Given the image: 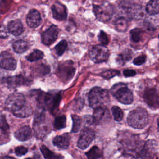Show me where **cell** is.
I'll return each instance as SVG.
<instances>
[{
    "label": "cell",
    "mask_w": 159,
    "mask_h": 159,
    "mask_svg": "<svg viewBox=\"0 0 159 159\" xmlns=\"http://www.w3.org/2000/svg\"><path fill=\"white\" fill-rule=\"evenodd\" d=\"M120 72L117 70H106L105 71H104L101 75L103 78H106V79H109L115 76H117L118 75H119Z\"/></svg>",
    "instance_id": "4dcf8cb0"
},
{
    "label": "cell",
    "mask_w": 159,
    "mask_h": 159,
    "mask_svg": "<svg viewBox=\"0 0 159 159\" xmlns=\"http://www.w3.org/2000/svg\"><path fill=\"white\" fill-rule=\"evenodd\" d=\"M132 159H152V157L146 149H143L139 152V154H137Z\"/></svg>",
    "instance_id": "1f68e13d"
},
{
    "label": "cell",
    "mask_w": 159,
    "mask_h": 159,
    "mask_svg": "<svg viewBox=\"0 0 159 159\" xmlns=\"http://www.w3.org/2000/svg\"><path fill=\"white\" fill-rule=\"evenodd\" d=\"M109 55V50L102 45H98L93 47L89 52V57L95 63H101L106 61Z\"/></svg>",
    "instance_id": "52a82bcc"
},
{
    "label": "cell",
    "mask_w": 159,
    "mask_h": 159,
    "mask_svg": "<svg viewBox=\"0 0 159 159\" xmlns=\"http://www.w3.org/2000/svg\"><path fill=\"white\" fill-rule=\"evenodd\" d=\"M17 62L14 57L7 52H2L0 54V66L7 70H14L16 68Z\"/></svg>",
    "instance_id": "9c48e42d"
},
{
    "label": "cell",
    "mask_w": 159,
    "mask_h": 159,
    "mask_svg": "<svg viewBox=\"0 0 159 159\" xmlns=\"http://www.w3.org/2000/svg\"><path fill=\"white\" fill-rule=\"evenodd\" d=\"M25 159H32V158H25Z\"/></svg>",
    "instance_id": "7bdbcfd3"
},
{
    "label": "cell",
    "mask_w": 159,
    "mask_h": 159,
    "mask_svg": "<svg viewBox=\"0 0 159 159\" xmlns=\"http://www.w3.org/2000/svg\"><path fill=\"white\" fill-rule=\"evenodd\" d=\"M41 152L46 159H60L61 158V156L55 155L52 151H50L48 148H47L45 146L42 145L40 147Z\"/></svg>",
    "instance_id": "603a6c76"
},
{
    "label": "cell",
    "mask_w": 159,
    "mask_h": 159,
    "mask_svg": "<svg viewBox=\"0 0 159 159\" xmlns=\"http://www.w3.org/2000/svg\"><path fill=\"white\" fill-rule=\"evenodd\" d=\"M88 101L89 106L94 109L103 106L109 101L108 91L100 87H94L88 94Z\"/></svg>",
    "instance_id": "3957f363"
},
{
    "label": "cell",
    "mask_w": 159,
    "mask_h": 159,
    "mask_svg": "<svg viewBox=\"0 0 159 159\" xmlns=\"http://www.w3.org/2000/svg\"><path fill=\"white\" fill-rule=\"evenodd\" d=\"M86 155L88 159H99L102 156V153L98 147L94 146L86 153Z\"/></svg>",
    "instance_id": "7402d4cb"
},
{
    "label": "cell",
    "mask_w": 159,
    "mask_h": 159,
    "mask_svg": "<svg viewBox=\"0 0 159 159\" xmlns=\"http://www.w3.org/2000/svg\"><path fill=\"white\" fill-rule=\"evenodd\" d=\"M143 99L152 107H157L159 104V96L155 89H149L143 94Z\"/></svg>",
    "instance_id": "7c38bea8"
},
{
    "label": "cell",
    "mask_w": 159,
    "mask_h": 159,
    "mask_svg": "<svg viewBox=\"0 0 159 159\" xmlns=\"http://www.w3.org/2000/svg\"><path fill=\"white\" fill-rule=\"evenodd\" d=\"M93 11L96 18L101 22H107L114 12L112 6L109 2H103L99 5H93Z\"/></svg>",
    "instance_id": "5b68a950"
},
{
    "label": "cell",
    "mask_w": 159,
    "mask_h": 159,
    "mask_svg": "<svg viewBox=\"0 0 159 159\" xmlns=\"http://www.w3.org/2000/svg\"><path fill=\"white\" fill-rule=\"evenodd\" d=\"M7 29L9 32L16 36L20 35L24 31L23 25L19 20L10 21L7 25Z\"/></svg>",
    "instance_id": "2e32d148"
},
{
    "label": "cell",
    "mask_w": 159,
    "mask_h": 159,
    "mask_svg": "<svg viewBox=\"0 0 159 159\" xmlns=\"http://www.w3.org/2000/svg\"><path fill=\"white\" fill-rule=\"evenodd\" d=\"M114 26L117 31L124 32L127 29L128 21L124 17L118 18L114 22Z\"/></svg>",
    "instance_id": "44dd1931"
},
{
    "label": "cell",
    "mask_w": 159,
    "mask_h": 159,
    "mask_svg": "<svg viewBox=\"0 0 159 159\" xmlns=\"http://www.w3.org/2000/svg\"><path fill=\"white\" fill-rule=\"evenodd\" d=\"M43 57V52L39 50H34L27 57V59L30 61H35L40 59H42Z\"/></svg>",
    "instance_id": "d4e9b609"
},
{
    "label": "cell",
    "mask_w": 159,
    "mask_h": 159,
    "mask_svg": "<svg viewBox=\"0 0 159 159\" xmlns=\"http://www.w3.org/2000/svg\"><path fill=\"white\" fill-rule=\"evenodd\" d=\"M129 16L134 19H141L143 15V11L141 6L139 4H133L127 9Z\"/></svg>",
    "instance_id": "ac0fdd59"
},
{
    "label": "cell",
    "mask_w": 159,
    "mask_h": 159,
    "mask_svg": "<svg viewBox=\"0 0 159 159\" xmlns=\"http://www.w3.org/2000/svg\"><path fill=\"white\" fill-rule=\"evenodd\" d=\"M27 151H28V149L24 146L17 147L15 149V153L19 157L24 155L27 152Z\"/></svg>",
    "instance_id": "e575fe53"
},
{
    "label": "cell",
    "mask_w": 159,
    "mask_h": 159,
    "mask_svg": "<svg viewBox=\"0 0 159 159\" xmlns=\"http://www.w3.org/2000/svg\"><path fill=\"white\" fill-rule=\"evenodd\" d=\"M12 47L16 52L22 53L28 49L29 45L27 42L22 40H19L13 43Z\"/></svg>",
    "instance_id": "ffe728a7"
},
{
    "label": "cell",
    "mask_w": 159,
    "mask_h": 159,
    "mask_svg": "<svg viewBox=\"0 0 159 159\" xmlns=\"http://www.w3.org/2000/svg\"><path fill=\"white\" fill-rule=\"evenodd\" d=\"M67 45H68V43L65 40H63L60 41L55 47L57 54L58 55H61L64 53V52L66 50L67 48Z\"/></svg>",
    "instance_id": "f1b7e54d"
},
{
    "label": "cell",
    "mask_w": 159,
    "mask_h": 159,
    "mask_svg": "<svg viewBox=\"0 0 159 159\" xmlns=\"http://www.w3.org/2000/svg\"><path fill=\"white\" fill-rule=\"evenodd\" d=\"M0 129L4 130H7L9 129V125L6 121L5 116L0 113Z\"/></svg>",
    "instance_id": "836d02e7"
},
{
    "label": "cell",
    "mask_w": 159,
    "mask_h": 159,
    "mask_svg": "<svg viewBox=\"0 0 159 159\" xmlns=\"http://www.w3.org/2000/svg\"><path fill=\"white\" fill-rule=\"evenodd\" d=\"M123 74L126 77H130L135 76L136 75V71L134 70H125L124 71Z\"/></svg>",
    "instance_id": "f35d334b"
},
{
    "label": "cell",
    "mask_w": 159,
    "mask_h": 159,
    "mask_svg": "<svg viewBox=\"0 0 159 159\" xmlns=\"http://www.w3.org/2000/svg\"><path fill=\"white\" fill-rule=\"evenodd\" d=\"M6 3V0H0V11L1 10L2 6H4V4Z\"/></svg>",
    "instance_id": "ab89813d"
},
{
    "label": "cell",
    "mask_w": 159,
    "mask_h": 159,
    "mask_svg": "<svg viewBox=\"0 0 159 159\" xmlns=\"http://www.w3.org/2000/svg\"><path fill=\"white\" fill-rule=\"evenodd\" d=\"M98 39L99 42L102 44V45H107L109 42V39L107 37V34L104 31H101L99 35H98Z\"/></svg>",
    "instance_id": "d6a6232c"
},
{
    "label": "cell",
    "mask_w": 159,
    "mask_h": 159,
    "mask_svg": "<svg viewBox=\"0 0 159 159\" xmlns=\"http://www.w3.org/2000/svg\"><path fill=\"white\" fill-rule=\"evenodd\" d=\"M26 21L27 25L30 27L35 28L38 27L42 22V18L40 13L35 9L30 11L27 16Z\"/></svg>",
    "instance_id": "4fadbf2b"
},
{
    "label": "cell",
    "mask_w": 159,
    "mask_h": 159,
    "mask_svg": "<svg viewBox=\"0 0 159 159\" xmlns=\"http://www.w3.org/2000/svg\"><path fill=\"white\" fill-rule=\"evenodd\" d=\"M146 11L150 15L159 13V0H150L146 6Z\"/></svg>",
    "instance_id": "d6986e66"
},
{
    "label": "cell",
    "mask_w": 159,
    "mask_h": 159,
    "mask_svg": "<svg viewBox=\"0 0 159 159\" xmlns=\"http://www.w3.org/2000/svg\"><path fill=\"white\" fill-rule=\"evenodd\" d=\"M71 117L73 119V127L71 131L73 132H77L81 128V119L76 115H73Z\"/></svg>",
    "instance_id": "83f0119b"
},
{
    "label": "cell",
    "mask_w": 159,
    "mask_h": 159,
    "mask_svg": "<svg viewBox=\"0 0 159 159\" xmlns=\"http://www.w3.org/2000/svg\"><path fill=\"white\" fill-rule=\"evenodd\" d=\"M66 126V117L65 116H61L57 117L54 122V127L57 130L64 128Z\"/></svg>",
    "instance_id": "484cf974"
},
{
    "label": "cell",
    "mask_w": 159,
    "mask_h": 159,
    "mask_svg": "<svg viewBox=\"0 0 159 159\" xmlns=\"http://www.w3.org/2000/svg\"><path fill=\"white\" fill-rule=\"evenodd\" d=\"M157 126H158V130L159 132V117L157 119Z\"/></svg>",
    "instance_id": "b9f144b4"
},
{
    "label": "cell",
    "mask_w": 159,
    "mask_h": 159,
    "mask_svg": "<svg viewBox=\"0 0 159 159\" xmlns=\"http://www.w3.org/2000/svg\"><path fill=\"white\" fill-rule=\"evenodd\" d=\"M6 106L17 117H27L32 114V108L20 93H13L9 96Z\"/></svg>",
    "instance_id": "6da1fadb"
},
{
    "label": "cell",
    "mask_w": 159,
    "mask_h": 159,
    "mask_svg": "<svg viewBox=\"0 0 159 159\" xmlns=\"http://www.w3.org/2000/svg\"><path fill=\"white\" fill-rule=\"evenodd\" d=\"M145 61H146V56L145 55H142L135 58L133 61V63L135 65H141L143 64L145 62Z\"/></svg>",
    "instance_id": "d590c367"
},
{
    "label": "cell",
    "mask_w": 159,
    "mask_h": 159,
    "mask_svg": "<svg viewBox=\"0 0 159 159\" xmlns=\"http://www.w3.org/2000/svg\"><path fill=\"white\" fill-rule=\"evenodd\" d=\"M158 38H159V35H158Z\"/></svg>",
    "instance_id": "ee69618b"
},
{
    "label": "cell",
    "mask_w": 159,
    "mask_h": 159,
    "mask_svg": "<svg viewBox=\"0 0 159 159\" xmlns=\"http://www.w3.org/2000/svg\"><path fill=\"white\" fill-rule=\"evenodd\" d=\"M148 122V116L147 111L139 107L130 111L127 117L128 124L135 129H143Z\"/></svg>",
    "instance_id": "7a4b0ae2"
},
{
    "label": "cell",
    "mask_w": 159,
    "mask_h": 159,
    "mask_svg": "<svg viewBox=\"0 0 159 159\" xmlns=\"http://www.w3.org/2000/svg\"><path fill=\"white\" fill-rule=\"evenodd\" d=\"M8 29H6V27L3 25H0V38H6L8 35Z\"/></svg>",
    "instance_id": "74e56055"
},
{
    "label": "cell",
    "mask_w": 159,
    "mask_h": 159,
    "mask_svg": "<svg viewBox=\"0 0 159 159\" xmlns=\"http://www.w3.org/2000/svg\"><path fill=\"white\" fill-rule=\"evenodd\" d=\"M1 159H15V158H13V157H11L6 156V157H4L3 158H2Z\"/></svg>",
    "instance_id": "60d3db41"
},
{
    "label": "cell",
    "mask_w": 159,
    "mask_h": 159,
    "mask_svg": "<svg viewBox=\"0 0 159 159\" xmlns=\"http://www.w3.org/2000/svg\"><path fill=\"white\" fill-rule=\"evenodd\" d=\"M130 58H131V55H130V51L125 52L122 55H120L118 57L119 61H120V62L129 60H130Z\"/></svg>",
    "instance_id": "8d00e7d4"
},
{
    "label": "cell",
    "mask_w": 159,
    "mask_h": 159,
    "mask_svg": "<svg viewBox=\"0 0 159 159\" xmlns=\"http://www.w3.org/2000/svg\"><path fill=\"white\" fill-rule=\"evenodd\" d=\"M14 136L19 141H26L32 137V130L29 126H24L15 132Z\"/></svg>",
    "instance_id": "e0dca14e"
},
{
    "label": "cell",
    "mask_w": 159,
    "mask_h": 159,
    "mask_svg": "<svg viewBox=\"0 0 159 159\" xmlns=\"http://www.w3.org/2000/svg\"><path fill=\"white\" fill-rule=\"evenodd\" d=\"M8 82L12 85H21L27 83V81L25 78L22 76H13L9 78L8 80Z\"/></svg>",
    "instance_id": "4316f807"
},
{
    "label": "cell",
    "mask_w": 159,
    "mask_h": 159,
    "mask_svg": "<svg viewBox=\"0 0 159 159\" xmlns=\"http://www.w3.org/2000/svg\"><path fill=\"white\" fill-rule=\"evenodd\" d=\"M34 129L37 136L43 137L50 130L49 122L43 114L36 115L34 119Z\"/></svg>",
    "instance_id": "8992f818"
},
{
    "label": "cell",
    "mask_w": 159,
    "mask_h": 159,
    "mask_svg": "<svg viewBox=\"0 0 159 159\" xmlns=\"http://www.w3.org/2000/svg\"><path fill=\"white\" fill-rule=\"evenodd\" d=\"M70 136L68 134H66V133L61 135L56 136L53 140V143L54 145L63 149L67 148L70 145Z\"/></svg>",
    "instance_id": "9a60e30c"
},
{
    "label": "cell",
    "mask_w": 159,
    "mask_h": 159,
    "mask_svg": "<svg viewBox=\"0 0 159 159\" xmlns=\"http://www.w3.org/2000/svg\"><path fill=\"white\" fill-rule=\"evenodd\" d=\"M109 117V113L107 109L104 106L99 107L94 109L93 120L96 124H99L107 119Z\"/></svg>",
    "instance_id": "8fae6325"
},
{
    "label": "cell",
    "mask_w": 159,
    "mask_h": 159,
    "mask_svg": "<svg viewBox=\"0 0 159 159\" xmlns=\"http://www.w3.org/2000/svg\"><path fill=\"white\" fill-rule=\"evenodd\" d=\"M58 29L56 25H52L47 29L42 35V42L45 45H48L53 43L57 39Z\"/></svg>",
    "instance_id": "30bf717a"
},
{
    "label": "cell",
    "mask_w": 159,
    "mask_h": 159,
    "mask_svg": "<svg viewBox=\"0 0 159 159\" xmlns=\"http://www.w3.org/2000/svg\"><path fill=\"white\" fill-rule=\"evenodd\" d=\"M143 31L139 28H135L130 31V39L133 42H139L142 37Z\"/></svg>",
    "instance_id": "cb8c5ba5"
},
{
    "label": "cell",
    "mask_w": 159,
    "mask_h": 159,
    "mask_svg": "<svg viewBox=\"0 0 159 159\" xmlns=\"http://www.w3.org/2000/svg\"><path fill=\"white\" fill-rule=\"evenodd\" d=\"M52 11L53 17L58 20H64L67 16L65 7L60 3L57 2L54 4L52 6Z\"/></svg>",
    "instance_id": "5bb4252c"
},
{
    "label": "cell",
    "mask_w": 159,
    "mask_h": 159,
    "mask_svg": "<svg viewBox=\"0 0 159 159\" xmlns=\"http://www.w3.org/2000/svg\"><path fill=\"white\" fill-rule=\"evenodd\" d=\"M111 109L114 120L116 121H120L123 118V112L122 109L118 106H113Z\"/></svg>",
    "instance_id": "f546056e"
},
{
    "label": "cell",
    "mask_w": 159,
    "mask_h": 159,
    "mask_svg": "<svg viewBox=\"0 0 159 159\" xmlns=\"http://www.w3.org/2000/svg\"><path fill=\"white\" fill-rule=\"evenodd\" d=\"M95 138V133L91 129L85 127L81 132L80 139L78 141V147L81 149H85L90 145Z\"/></svg>",
    "instance_id": "ba28073f"
},
{
    "label": "cell",
    "mask_w": 159,
    "mask_h": 159,
    "mask_svg": "<svg viewBox=\"0 0 159 159\" xmlns=\"http://www.w3.org/2000/svg\"><path fill=\"white\" fill-rule=\"evenodd\" d=\"M112 95L121 103L124 104H131L134 97L131 91L123 83H118L111 88Z\"/></svg>",
    "instance_id": "277c9868"
}]
</instances>
